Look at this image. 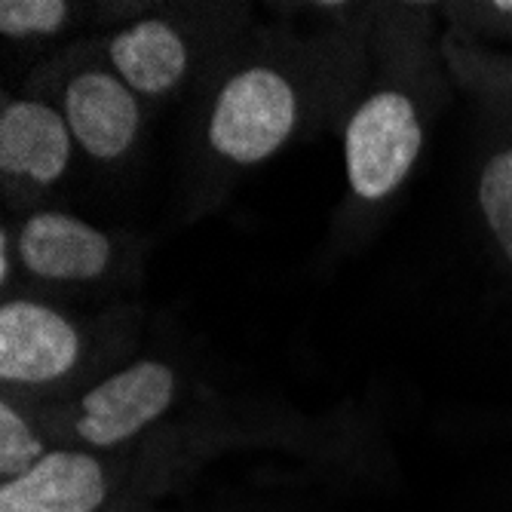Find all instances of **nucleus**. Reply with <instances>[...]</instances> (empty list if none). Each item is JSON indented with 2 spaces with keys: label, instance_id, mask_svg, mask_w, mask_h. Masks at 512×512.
I'll return each instance as SVG.
<instances>
[{
  "label": "nucleus",
  "instance_id": "1",
  "mask_svg": "<svg viewBox=\"0 0 512 512\" xmlns=\"http://www.w3.org/2000/svg\"><path fill=\"white\" fill-rule=\"evenodd\" d=\"M362 77V34L249 31L200 86L203 166L224 181L267 163L341 114Z\"/></svg>",
  "mask_w": 512,
  "mask_h": 512
},
{
  "label": "nucleus",
  "instance_id": "2",
  "mask_svg": "<svg viewBox=\"0 0 512 512\" xmlns=\"http://www.w3.org/2000/svg\"><path fill=\"white\" fill-rule=\"evenodd\" d=\"M249 7L194 4L142 13L99 40L111 71L148 105H166L203 86L249 34Z\"/></svg>",
  "mask_w": 512,
  "mask_h": 512
},
{
  "label": "nucleus",
  "instance_id": "3",
  "mask_svg": "<svg viewBox=\"0 0 512 512\" xmlns=\"http://www.w3.org/2000/svg\"><path fill=\"white\" fill-rule=\"evenodd\" d=\"M424 74H390L368 86L344 117V172L356 206H384L417 169L427 145L430 89Z\"/></svg>",
  "mask_w": 512,
  "mask_h": 512
},
{
  "label": "nucleus",
  "instance_id": "4",
  "mask_svg": "<svg viewBox=\"0 0 512 512\" xmlns=\"http://www.w3.org/2000/svg\"><path fill=\"white\" fill-rule=\"evenodd\" d=\"M25 92L53 102L74 135L77 151L99 166L123 163L142 142L151 105L111 71L99 40L71 43L31 74Z\"/></svg>",
  "mask_w": 512,
  "mask_h": 512
},
{
  "label": "nucleus",
  "instance_id": "5",
  "mask_svg": "<svg viewBox=\"0 0 512 512\" xmlns=\"http://www.w3.org/2000/svg\"><path fill=\"white\" fill-rule=\"evenodd\" d=\"M181 393L178 371L163 359H135L80 393L37 405L53 445L114 454L142 439L175 408Z\"/></svg>",
  "mask_w": 512,
  "mask_h": 512
},
{
  "label": "nucleus",
  "instance_id": "6",
  "mask_svg": "<svg viewBox=\"0 0 512 512\" xmlns=\"http://www.w3.org/2000/svg\"><path fill=\"white\" fill-rule=\"evenodd\" d=\"M96 356L89 325L34 295L0 304V384L4 393L46 405L65 399Z\"/></svg>",
  "mask_w": 512,
  "mask_h": 512
},
{
  "label": "nucleus",
  "instance_id": "7",
  "mask_svg": "<svg viewBox=\"0 0 512 512\" xmlns=\"http://www.w3.org/2000/svg\"><path fill=\"white\" fill-rule=\"evenodd\" d=\"M445 56L482 114L476 209L494 252L512 270V56L482 53L479 46L460 43L454 31L445 37Z\"/></svg>",
  "mask_w": 512,
  "mask_h": 512
},
{
  "label": "nucleus",
  "instance_id": "8",
  "mask_svg": "<svg viewBox=\"0 0 512 512\" xmlns=\"http://www.w3.org/2000/svg\"><path fill=\"white\" fill-rule=\"evenodd\" d=\"M62 111L31 92H4L0 108V191L10 212L40 209L68 178L77 157Z\"/></svg>",
  "mask_w": 512,
  "mask_h": 512
},
{
  "label": "nucleus",
  "instance_id": "9",
  "mask_svg": "<svg viewBox=\"0 0 512 512\" xmlns=\"http://www.w3.org/2000/svg\"><path fill=\"white\" fill-rule=\"evenodd\" d=\"M19 273L37 286H102L123 267V249L105 227L74 212L40 206L13 227Z\"/></svg>",
  "mask_w": 512,
  "mask_h": 512
},
{
  "label": "nucleus",
  "instance_id": "10",
  "mask_svg": "<svg viewBox=\"0 0 512 512\" xmlns=\"http://www.w3.org/2000/svg\"><path fill=\"white\" fill-rule=\"evenodd\" d=\"M117 494V470L102 451L56 445L37 467L0 482V512H105Z\"/></svg>",
  "mask_w": 512,
  "mask_h": 512
},
{
  "label": "nucleus",
  "instance_id": "11",
  "mask_svg": "<svg viewBox=\"0 0 512 512\" xmlns=\"http://www.w3.org/2000/svg\"><path fill=\"white\" fill-rule=\"evenodd\" d=\"M56 445L43 430L37 408L28 399L4 393L0 399V482L31 473Z\"/></svg>",
  "mask_w": 512,
  "mask_h": 512
},
{
  "label": "nucleus",
  "instance_id": "12",
  "mask_svg": "<svg viewBox=\"0 0 512 512\" xmlns=\"http://www.w3.org/2000/svg\"><path fill=\"white\" fill-rule=\"evenodd\" d=\"M86 7L68 0H4L0 34L10 43H43L80 25Z\"/></svg>",
  "mask_w": 512,
  "mask_h": 512
},
{
  "label": "nucleus",
  "instance_id": "13",
  "mask_svg": "<svg viewBox=\"0 0 512 512\" xmlns=\"http://www.w3.org/2000/svg\"><path fill=\"white\" fill-rule=\"evenodd\" d=\"M454 16L467 19L473 28H482L491 22L494 31H500L497 37H512V0H503V4H467V7H454Z\"/></svg>",
  "mask_w": 512,
  "mask_h": 512
},
{
  "label": "nucleus",
  "instance_id": "14",
  "mask_svg": "<svg viewBox=\"0 0 512 512\" xmlns=\"http://www.w3.org/2000/svg\"><path fill=\"white\" fill-rule=\"evenodd\" d=\"M16 267H19V258H16L13 224L4 221V227H0V289H4V298H10V289L16 283Z\"/></svg>",
  "mask_w": 512,
  "mask_h": 512
}]
</instances>
